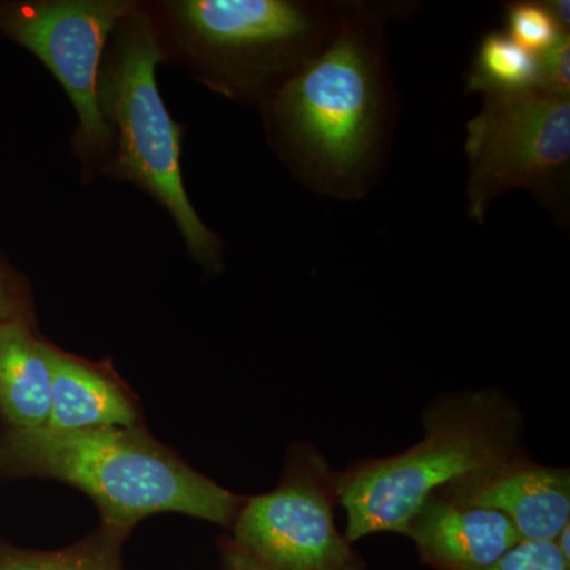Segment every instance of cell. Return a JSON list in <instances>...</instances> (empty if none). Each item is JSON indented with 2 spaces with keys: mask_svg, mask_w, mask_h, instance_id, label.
<instances>
[{
  "mask_svg": "<svg viewBox=\"0 0 570 570\" xmlns=\"http://www.w3.org/2000/svg\"><path fill=\"white\" fill-rule=\"evenodd\" d=\"M438 497L497 510L521 542H554L570 523L569 469L540 466L527 456L468 475Z\"/></svg>",
  "mask_w": 570,
  "mask_h": 570,
  "instance_id": "9c48e42d",
  "label": "cell"
},
{
  "mask_svg": "<svg viewBox=\"0 0 570 570\" xmlns=\"http://www.w3.org/2000/svg\"><path fill=\"white\" fill-rule=\"evenodd\" d=\"M51 415L45 430H104L141 425L132 389L108 362H92L50 344Z\"/></svg>",
  "mask_w": 570,
  "mask_h": 570,
  "instance_id": "8fae6325",
  "label": "cell"
},
{
  "mask_svg": "<svg viewBox=\"0 0 570 570\" xmlns=\"http://www.w3.org/2000/svg\"><path fill=\"white\" fill-rule=\"evenodd\" d=\"M423 420L425 438L414 448L337 474L348 542L379 532L406 534L409 521L428 498L474 472L524 455L519 411L493 390L449 396L428 409Z\"/></svg>",
  "mask_w": 570,
  "mask_h": 570,
  "instance_id": "277c9868",
  "label": "cell"
},
{
  "mask_svg": "<svg viewBox=\"0 0 570 570\" xmlns=\"http://www.w3.org/2000/svg\"><path fill=\"white\" fill-rule=\"evenodd\" d=\"M466 126V212L485 224L491 205L528 190L562 228L569 227L570 97L539 88L482 94Z\"/></svg>",
  "mask_w": 570,
  "mask_h": 570,
  "instance_id": "8992f818",
  "label": "cell"
},
{
  "mask_svg": "<svg viewBox=\"0 0 570 570\" xmlns=\"http://www.w3.org/2000/svg\"><path fill=\"white\" fill-rule=\"evenodd\" d=\"M160 62L163 48L151 17L137 2L112 31L100 67V111L112 135V156L105 175L134 184L163 206L194 262L208 275H219L224 243L198 216L184 186V130L159 91Z\"/></svg>",
  "mask_w": 570,
  "mask_h": 570,
  "instance_id": "5b68a950",
  "label": "cell"
},
{
  "mask_svg": "<svg viewBox=\"0 0 570 570\" xmlns=\"http://www.w3.org/2000/svg\"><path fill=\"white\" fill-rule=\"evenodd\" d=\"M554 20L564 31L570 32V2L569 0H547Z\"/></svg>",
  "mask_w": 570,
  "mask_h": 570,
  "instance_id": "d6986e66",
  "label": "cell"
},
{
  "mask_svg": "<svg viewBox=\"0 0 570 570\" xmlns=\"http://www.w3.org/2000/svg\"><path fill=\"white\" fill-rule=\"evenodd\" d=\"M337 474L316 449L288 450L279 485L246 499L220 551L228 570H365L337 531Z\"/></svg>",
  "mask_w": 570,
  "mask_h": 570,
  "instance_id": "52a82bcc",
  "label": "cell"
},
{
  "mask_svg": "<svg viewBox=\"0 0 570 570\" xmlns=\"http://www.w3.org/2000/svg\"><path fill=\"white\" fill-rule=\"evenodd\" d=\"M420 560L436 570H487L521 542L497 510L471 508L433 494L409 521Z\"/></svg>",
  "mask_w": 570,
  "mask_h": 570,
  "instance_id": "30bf717a",
  "label": "cell"
},
{
  "mask_svg": "<svg viewBox=\"0 0 570 570\" xmlns=\"http://www.w3.org/2000/svg\"><path fill=\"white\" fill-rule=\"evenodd\" d=\"M50 344L36 318L0 324V414L7 430H43L51 415Z\"/></svg>",
  "mask_w": 570,
  "mask_h": 570,
  "instance_id": "7c38bea8",
  "label": "cell"
},
{
  "mask_svg": "<svg viewBox=\"0 0 570 570\" xmlns=\"http://www.w3.org/2000/svg\"><path fill=\"white\" fill-rule=\"evenodd\" d=\"M569 540H570V523L560 532L557 539H554V546L558 547V550L561 551L562 557L566 560L570 561V550H569Z\"/></svg>",
  "mask_w": 570,
  "mask_h": 570,
  "instance_id": "ffe728a7",
  "label": "cell"
},
{
  "mask_svg": "<svg viewBox=\"0 0 570 570\" xmlns=\"http://www.w3.org/2000/svg\"><path fill=\"white\" fill-rule=\"evenodd\" d=\"M539 56L519 47L504 29L480 37L464 77L468 92H517L538 88Z\"/></svg>",
  "mask_w": 570,
  "mask_h": 570,
  "instance_id": "4fadbf2b",
  "label": "cell"
},
{
  "mask_svg": "<svg viewBox=\"0 0 570 570\" xmlns=\"http://www.w3.org/2000/svg\"><path fill=\"white\" fill-rule=\"evenodd\" d=\"M538 88L570 97V32L539 56Z\"/></svg>",
  "mask_w": 570,
  "mask_h": 570,
  "instance_id": "ac0fdd59",
  "label": "cell"
},
{
  "mask_svg": "<svg viewBox=\"0 0 570 570\" xmlns=\"http://www.w3.org/2000/svg\"><path fill=\"white\" fill-rule=\"evenodd\" d=\"M384 10L341 0L332 40L258 108L277 159L322 197L363 200L387 171L400 94Z\"/></svg>",
  "mask_w": 570,
  "mask_h": 570,
  "instance_id": "6da1fadb",
  "label": "cell"
},
{
  "mask_svg": "<svg viewBox=\"0 0 570 570\" xmlns=\"http://www.w3.org/2000/svg\"><path fill=\"white\" fill-rule=\"evenodd\" d=\"M132 0H22L0 2V32L17 41L48 70L69 96L78 126L73 149L85 175L108 170L112 135L99 104L105 50Z\"/></svg>",
  "mask_w": 570,
  "mask_h": 570,
  "instance_id": "ba28073f",
  "label": "cell"
},
{
  "mask_svg": "<svg viewBox=\"0 0 570 570\" xmlns=\"http://www.w3.org/2000/svg\"><path fill=\"white\" fill-rule=\"evenodd\" d=\"M505 33L531 55L540 56L564 33L547 0H515L504 3Z\"/></svg>",
  "mask_w": 570,
  "mask_h": 570,
  "instance_id": "9a60e30c",
  "label": "cell"
},
{
  "mask_svg": "<svg viewBox=\"0 0 570 570\" xmlns=\"http://www.w3.org/2000/svg\"><path fill=\"white\" fill-rule=\"evenodd\" d=\"M0 474L77 487L99 508L100 528L122 540L142 519L163 512L230 528L246 501L195 471L142 425L73 433L6 430Z\"/></svg>",
  "mask_w": 570,
  "mask_h": 570,
  "instance_id": "7a4b0ae2",
  "label": "cell"
},
{
  "mask_svg": "<svg viewBox=\"0 0 570 570\" xmlns=\"http://www.w3.org/2000/svg\"><path fill=\"white\" fill-rule=\"evenodd\" d=\"M17 318H36L28 281L0 257V324Z\"/></svg>",
  "mask_w": 570,
  "mask_h": 570,
  "instance_id": "e0dca14e",
  "label": "cell"
},
{
  "mask_svg": "<svg viewBox=\"0 0 570 570\" xmlns=\"http://www.w3.org/2000/svg\"><path fill=\"white\" fill-rule=\"evenodd\" d=\"M145 9L164 62L258 110L332 40L341 0H165Z\"/></svg>",
  "mask_w": 570,
  "mask_h": 570,
  "instance_id": "3957f363",
  "label": "cell"
},
{
  "mask_svg": "<svg viewBox=\"0 0 570 570\" xmlns=\"http://www.w3.org/2000/svg\"><path fill=\"white\" fill-rule=\"evenodd\" d=\"M124 542L99 528L62 550L37 551L0 543V570H124Z\"/></svg>",
  "mask_w": 570,
  "mask_h": 570,
  "instance_id": "5bb4252c",
  "label": "cell"
},
{
  "mask_svg": "<svg viewBox=\"0 0 570 570\" xmlns=\"http://www.w3.org/2000/svg\"><path fill=\"white\" fill-rule=\"evenodd\" d=\"M487 570H570L554 542H519Z\"/></svg>",
  "mask_w": 570,
  "mask_h": 570,
  "instance_id": "2e32d148",
  "label": "cell"
}]
</instances>
